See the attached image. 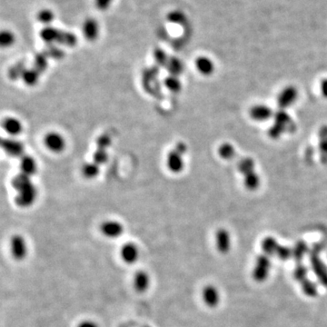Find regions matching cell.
<instances>
[{"label":"cell","mask_w":327,"mask_h":327,"mask_svg":"<svg viewBox=\"0 0 327 327\" xmlns=\"http://www.w3.org/2000/svg\"><path fill=\"white\" fill-rule=\"evenodd\" d=\"M308 270L302 262H297L293 271L294 279L301 285L302 290L308 297H316L318 294V289L316 284L308 278Z\"/></svg>","instance_id":"3957f363"},{"label":"cell","mask_w":327,"mask_h":327,"mask_svg":"<svg viewBox=\"0 0 327 327\" xmlns=\"http://www.w3.org/2000/svg\"><path fill=\"white\" fill-rule=\"evenodd\" d=\"M0 42H1V46L3 47H8V46H12L15 42V36L8 30H3L0 36Z\"/></svg>","instance_id":"8d00e7d4"},{"label":"cell","mask_w":327,"mask_h":327,"mask_svg":"<svg viewBox=\"0 0 327 327\" xmlns=\"http://www.w3.org/2000/svg\"><path fill=\"white\" fill-rule=\"evenodd\" d=\"M39 74L40 73L35 69H25L21 75V78L28 86H35L38 81Z\"/></svg>","instance_id":"d4e9b609"},{"label":"cell","mask_w":327,"mask_h":327,"mask_svg":"<svg viewBox=\"0 0 327 327\" xmlns=\"http://www.w3.org/2000/svg\"><path fill=\"white\" fill-rule=\"evenodd\" d=\"M97 145H98V148L107 150V148L109 147L111 145V138L107 135H102L98 138Z\"/></svg>","instance_id":"60d3db41"},{"label":"cell","mask_w":327,"mask_h":327,"mask_svg":"<svg viewBox=\"0 0 327 327\" xmlns=\"http://www.w3.org/2000/svg\"><path fill=\"white\" fill-rule=\"evenodd\" d=\"M308 252V247L304 241H298L293 248V257L295 260V263L302 262L304 259L305 254Z\"/></svg>","instance_id":"4316f807"},{"label":"cell","mask_w":327,"mask_h":327,"mask_svg":"<svg viewBox=\"0 0 327 327\" xmlns=\"http://www.w3.org/2000/svg\"><path fill=\"white\" fill-rule=\"evenodd\" d=\"M3 128L8 135L17 136L22 132V124L21 122L15 117H6L3 121Z\"/></svg>","instance_id":"44dd1931"},{"label":"cell","mask_w":327,"mask_h":327,"mask_svg":"<svg viewBox=\"0 0 327 327\" xmlns=\"http://www.w3.org/2000/svg\"><path fill=\"white\" fill-rule=\"evenodd\" d=\"M36 188L31 182L22 186L20 189L17 190V195L15 201L17 206L20 207H29L34 204L36 199Z\"/></svg>","instance_id":"5b68a950"},{"label":"cell","mask_w":327,"mask_h":327,"mask_svg":"<svg viewBox=\"0 0 327 327\" xmlns=\"http://www.w3.org/2000/svg\"><path fill=\"white\" fill-rule=\"evenodd\" d=\"M262 249L265 254L268 256L276 255L281 260H288L293 256V249L290 247L281 246L276 239L272 236L265 237L262 242Z\"/></svg>","instance_id":"277c9868"},{"label":"cell","mask_w":327,"mask_h":327,"mask_svg":"<svg viewBox=\"0 0 327 327\" xmlns=\"http://www.w3.org/2000/svg\"><path fill=\"white\" fill-rule=\"evenodd\" d=\"M109 160V154L107 153V150L98 149L95 151L94 155H93V162L98 164V166L100 165H104L106 164Z\"/></svg>","instance_id":"d590c367"},{"label":"cell","mask_w":327,"mask_h":327,"mask_svg":"<svg viewBox=\"0 0 327 327\" xmlns=\"http://www.w3.org/2000/svg\"><path fill=\"white\" fill-rule=\"evenodd\" d=\"M154 57H155V60L156 63L158 64L159 66H166L168 61V56L166 54V52L164 51L161 48H155L154 51Z\"/></svg>","instance_id":"ab89813d"},{"label":"cell","mask_w":327,"mask_h":327,"mask_svg":"<svg viewBox=\"0 0 327 327\" xmlns=\"http://www.w3.org/2000/svg\"><path fill=\"white\" fill-rule=\"evenodd\" d=\"M139 248L135 243L128 242L121 247L120 257L124 263L127 264H136L139 259Z\"/></svg>","instance_id":"9c48e42d"},{"label":"cell","mask_w":327,"mask_h":327,"mask_svg":"<svg viewBox=\"0 0 327 327\" xmlns=\"http://www.w3.org/2000/svg\"><path fill=\"white\" fill-rule=\"evenodd\" d=\"M47 68V57L46 54L39 53L35 57L34 69L38 71L39 73H42L46 70Z\"/></svg>","instance_id":"e575fe53"},{"label":"cell","mask_w":327,"mask_h":327,"mask_svg":"<svg viewBox=\"0 0 327 327\" xmlns=\"http://www.w3.org/2000/svg\"><path fill=\"white\" fill-rule=\"evenodd\" d=\"M113 0H95V5L98 10L106 11L111 6Z\"/></svg>","instance_id":"b9f144b4"},{"label":"cell","mask_w":327,"mask_h":327,"mask_svg":"<svg viewBox=\"0 0 327 327\" xmlns=\"http://www.w3.org/2000/svg\"><path fill=\"white\" fill-rule=\"evenodd\" d=\"M100 171V168L98 164L91 162V163H86L83 167H82V174L85 178L87 179H93L97 178Z\"/></svg>","instance_id":"83f0119b"},{"label":"cell","mask_w":327,"mask_h":327,"mask_svg":"<svg viewBox=\"0 0 327 327\" xmlns=\"http://www.w3.org/2000/svg\"><path fill=\"white\" fill-rule=\"evenodd\" d=\"M294 127L292 118L285 110L280 109L275 114V123L271 126L268 135L273 139H278L284 133L291 132Z\"/></svg>","instance_id":"7a4b0ae2"},{"label":"cell","mask_w":327,"mask_h":327,"mask_svg":"<svg viewBox=\"0 0 327 327\" xmlns=\"http://www.w3.org/2000/svg\"><path fill=\"white\" fill-rule=\"evenodd\" d=\"M195 68L201 75H210L215 71V64L207 57H199L195 60Z\"/></svg>","instance_id":"d6986e66"},{"label":"cell","mask_w":327,"mask_h":327,"mask_svg":"<svg viewBox=\"0 0 327 327\" xmlns=\"http://www.w3.org/2000/svg\"><path fill=\"white\" fill-rule=\"evenodd\" d=\"M249 114H250V116H251L252 119L259 121V122L268 120L271 117H273L275 115L272 109L269 107H267V106H265V105L254 106L250 109Z\"/></svg>","instance_id":"4fadbf2b"},{"label":"cell","mask_w":327,"mask_h":327,"mask_svg":"<svg viewBox=\"0 0 327 327\" xmlns=\"http://www.w3.org/2000/svg\"><path fill=\"white\" fill-rule=\"evenodd\" d=\"M101 233L106 237L110 239H115L120 237L124 233V226L118 221L115 220H108L105 221L103 224L100 225Z\"/></svg>","instance_id":"30bf717a"},{"label":"cell","mask_w":327,"mask_h":327,"mask_svg":"<svg viewBox=\"0 0 327 327\" xmlns=\"http://www.w3.org/2000/svg\"><path fill=\"white\" fill-rule=\"evenodd\" d=\"M254 167H255L254 161L253 160L252 158H250V157L242 158L241 160L238 162V165H237L238 170H239V172L243 174V176L247 175L248 173L254 171Z\"/></svg>","instance_id":"f1b7e54d"},{"label":"cell","mask_w":327,"mask_h":327,"mask_svg":"<svg viewBox=\"0 0 327 327\" xmlns=\"http://www.w3.org/2000/svg\"><path fill=\"white\" fill-rule=\"evenodd\" d=\"M82 30H83L84 37L86 38V40L90 41V42L96 40L99 34V26H98V21L92 17L86 18L83 24Z\"/></svg>","instance_id":"2e32d148"},{"label":"cell","mask_w":327,"mask_h":327,"mask_svg":"<svg viewBox=\"0 0 327 327\" xmlns=\"http://www.w3.org/2000/svg\"><path fill=\"white\" fill-rule=\"evenodd\" d=\"M202 297L208 307L215 308L220 302V293L214 286H207L202 291Z\"/></svg>","instance_id":"9a60e30c"},{"label":"cell","mask_w":327,"mask_h":327,"mask_svg":"<svg viewBox=\"0 0 327 327\" xmlns=\"http://www.w3.org/2000/svg\"><path fill=\"white\" fill-rule=\"evenodd\" d=\"M76 327H99L98 324L92 320H84L80 322Z\"/></svg>","instance_id":"7bdbcfd3"},{"label":"cell","mask_w":327,"mask_h":327,"mask_svg":"<svg viewBox=\"0 0 327 327\" xmlns=\"http://www.w3.org/2000/svg\"><path fill=\"white\" fill-rule=\"evenodd\" d=\"M167 165L171 172H181L184 169L183 155L179 154L176 150H173L167 155Z\"/></svg>","instance_id":"e0dca14e"},{"label":"cell","mask_w":327,"mask_h":327,"mask_svg":"<svg viewBox=\"0 0 327 327\" xmlns=\"http://www.w3.org/2000/svg\"><path fill=\"white\" fill-rule=\"evenodd\" d=\"M2 148L5 150L6 154L10 156L18 157V156H23L24 155L23 144L16 139H12V138L3 139Z\"/></svg>","instance_id":"7c38bea8"},{"label":"cell","mask_w":327,"mask_h":327,"mask_svg":"<svg viewBox=\"0 0 327 327\" xmlns=\"http://www.w3.org/2000/svg\"><path fill=\"white\" fill-rule=\"evenodd\" d=\"M45 145L48 149L54 153H60L65 149L66 142L63 137L58 133H48L45 137Z\"/></svg>","instance_id":"8fae6325"},{"label":"cell","mask_w":327,"mask_h":327,"mask_svg":"<svg viewBox=\"0 0 327 327\" xmlns=\"http://www.w3.org/2000/svg\"><path fill=\"white\" fill-rule=\"evenodd\" d=\"M134 287L138 293H145L148 290L151 279L148 273L145 270L138 271L134 276Z\"/></svg>","instance_id":"5bb4252c"},{"label":"cell","mask_w":327,"mask_h":327,"mask_svg":"<svg viewBox=\"0 0 327 327\" xmlns=\"http://www.w3.org/2000/svg\"><path fill=\"white\" fill-rule=\"evenodd\" d=\"M216 244L218 251L222 254H226L230 250L231 247V240H230L229 233L227 230L221 228L218 230L216 234Z\"/></svg>","instance_id":"ac0fdd59"},{"label":"cell","mask_w":327,"mask_h":327,"mask_svg":"<svg viewBox=\"0 0 327 327\" xmlns=\"http://www.w3.org/2000/svg\"><path fill=\"white\" fill-rule=\"evenodd\" d=\"M76 43H77V37L75 34H73L71 32L63 31V30L59 31L57 44L69 46V47H73L76 45Z\"/></svg>","instance_id":"603a6c76"},{"label":"cell","mask_w":327,"mask_h":327,"mask_svg":"<svg viewBox=\"0 0 327 327\" xmlns=\"http://www.w3.org/2000/svg\"><path fill=\"white\" fill-rule=\"evenodd\" d=\"M218 154L225 160H230L235 157V147L229 143L222 144L218 148Z\"/></svg>","instance_id":"f546056e"},{"label":"cell","mask_w":327,"mask_h":327,"mask_svg":"<svg viewBox=\"0 0 327 327\" xmlns=\"http://www.w3.org/2000/svg\"><path fill=\"white\" fill-rule=\"evenodd\" d=\"M36 18H37L39 23L44 24V25H46V27H49V25L55 19V14L50 9L44 8V9H41L40 11L37 13Z\"/></svg>","instance_id":"4dcf8cb0"},{"label":"cell","mask_w":327,"mask_h":327,"mask_svg":"<svg viewBox=\"0 0 327 327\" xmlns=\"http://www.w3.org/2000/svg\"><path fill=\"white\" fill-rule=\"evenodd\" d=\"M36 167H37L36 162L32 156L29 155H24L23 156H21L20 169L22 174L28 177H31L36 172Z\"/></svg>","instance_id":"ffe728a7"},{"label":"cell","mask_w":327,"mask_h":327,"mask_svg":"<svg viewBox=\"0 0 327 327\" xmlns=\"http://www.w3.org/2000/svg\"><path fill=\"white\" fill-rule=\"evenodd\" d=\"M59 30L60 29L53 28L50 26L46 27L41 30L40 37L47 45H54L58 41Z\"/></svg>","instance_id":"7402d4cb"},{"label":"cell","mask_w":327,"mask_h":327,"mask_svg":"<svg viewBox=\"0 0 327 327\" xmlns=\"http://www.w3.org/2000/svg\"><path fill=\"white\" fill-rule=\"evenodd\" d=\"M166 67H167V70L169 71L170 75L178 76L183 72V64L178 58H174V57L168 58Z\"/></svg>","instance_id":"484cf974"},{"label":"cell","mask_w":327,"mask_h":327,"mask_svg":"<svg viewBox=\"0 0 327 327\" xmlns=\"http://www.w3.org/2000/svg\"><path fill=\"white\" fill-rule=\"evenodd\" d=\"M10 252L13 258L21 261L28 255V245L22 235H13L10 239Z\"/></svg>","instance_id":"52a82bcc"},{"label":"cell","mask_w":327,"mask_h":327,"mask_svg":"<svg viewBox=\"0 0 327 327\" xmlns=\"http://www.w3.org/2000/svg\"><path fill=\"white\" fill-rule=\"evenodd\" d=\"M175 150H176L178 153H179V154L184 155V153L186 152V145H185L184 143L180 142V143L177 144Z\"/></svg>","instance_id":"ee69618b"},{"label":"cell","mask_w":327,"mask_h":327,"mask_svg":"<svg viewBox=\"0 0 327 327\" xmlns=\"http://www.w3.org/2000/svg\"><path fill=\"white\" fill-rule=\"evenodd\" d=\"M297 98H298L297 89L293 86H287L282 90L277 97L278 107L282 110H286L295 103Z\"/></svg>","instance_id":"ba28073f"},{"label":"cell","mask_w":327,"mask_h":327,"mask_svg":"<svg viewBox=\"0 0 327 327\" xmlns=\"http://www.w3.org/2000/svg\"><path fill=\"white\" fill-rule=\"evenodd\" d=\"M164 84L167 89L170 90L171 92H179L182 88V84L178 79V76H176V75H170L166 77L164 80Z\"/></svg>","instance_id":"1f68e13d"},{"label":"cell","mask_w":327,"mask_h":327,"mask_svg":"<svg viewBox=\"0 0 327 327\" xmlns=\"http://www.w3.org/2000/svg\"><path fill=\"white\" fill-rule=\"evenodd\" d=\"M244 184L247 189L256 190L260 185V178H259L257 173L255 171H253L251 173H248L247 175L244 176Z\"/></svg>","instance_id":"cb8c5ba5"},{"label":"cell","mask_w":327,"mask_h":327,"mask_svg":"<svg viewBox=\"0 0 327 327\" xmlns=\"http://www.w3.org/2000/svg\"><path fill=\"white\" fill-rule=\"evenodd\" d=\"M321 92L322 95L327 98V78H325L321 82Z\"/></svg>","instance_id":"f6af8a7d"},{"label":"cell","mask_w":327,"mask_h":327,"mask_svg":"<svg viewBox=\"0 0 327 327\" xmlns=\"http://www.w3.org/2000/svg\"><path fill=\"white\" fill-rule=\"evenodd\" d=\"M319 137L321 139L320 150H321L322 159L327 163V126H323L319 132Z\"/></svg>","instance_id":"d6a6232c"},{"label":"cell","mask_w":327,"mask_h":327,"mask_svg":"<svg viewBox=\"0 0 327 327\" xmlns=\"http://www.w3.org/2000/svg\"><path fill=\"white\" fill-rule=\"evenodd\" d=\"M167 20L173 24L184 25L186 22V17L184 13L180 10H173L167 14Z\"/></svg>","instance_id":"836d02e7"},{"label":"cell","mask_w":327,"mask_h":327,"mask_svg":"<svg viewBox=\"0 0 327 327\" xmlns=\"http://www.w3.org/2000/svg\"><path fill=\"white\" fill-rule=\"evenodd\" d=\"M29 182H31L29 177L21 173V174L17 175V177H15L14 179L12 180V185L17 191V190L20 189L24 185L29 184Z\"/></svg>","instance_id":"74e56055"},{"label":"cell","mask_w":327,"mask_h":327,"mask_svg":"<svg viewBox=\"0 0 327 327\" xmlns=\"http://www.w3.org/2000/svg\"><path fill=\"white\" fill-rule=\"evenodd\" d=\"M324 244L320 242L314 245L309 251V259L313 271L323 287L327 288V266L323 262L320 254L324 249Z\"/></svg>","instance_id":"6da1fadb"},{"label":"cell","mask_w":327,"mask_h":327,"mask_svg":"<svg viewBox=\"0 0 327 327\" xmlns=\"http://www.w3.org/2000/svg\"><path fill=\"white\" fill-rule=\"evenodd\" d=\"M270 268L271 261L269 256L265 254L259 255L253 270V278L256 282H264L268 277Z\"/></svg>","instance_id":"8992f818"},{"label":"cell","mask_w":327,"mask_h":327,"mask_svg":"<svg viewBox=\"0 0 327 327\" xmlns=\"http://www.w3.org/2000/svg\"><path fill=\"white\" fill-rule=\"evenodd\" d=\"M44 53L46 54L47 58H52L54 59H62L65 56L64 52L54 45H49Z\"/></svg>","instance_id":"f35d334b"}]
</instances>
